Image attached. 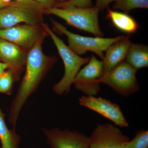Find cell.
Returning a JSON list of instances; mask_svg holds the SVG:
<instances>
[{
    "label": "cell",
    "mask_w": 148,
    "mask_h": 148,
    "mask_svg": "<svg viewBox=\"0 0 148 148\" xmlns=\"http://www.w3.org/2000/svg\"><path fill=\"white\" fill-rule=\"evenodd\" d=\"M27 53L19 46L0 38V59L8 64L13 73L15 81L18 80L27 60Z\"/></svg>",
    "instance_id": "cell-12"
},
{
    "label": "cell",
    "mask_w": 148,
    "mask_h": 148,
    "mask_svg": "<svg viewBox=\"0 0 148 148\" xmlns=\"http://www.w3.org/2000/svg\"><path fill=\"white\" fill-rule=\"evenodd\" d=\"M107 18L116 29L127 35L135 33L139 28V24L135 18L125 12L108 9Z\"/></svg>",
    "instance_id": "cell-14"
},
{
    "label": "cell",
    "mask_w": 148,
    "mask_h": 148,
    "mask_svg": "<svg viewBox=\"0 0 148 148\" xmlns=\"http://www.w3.org/2000/svg\"><path fill=\"white\" fill-rule=\"evenodd\" d=\"M125 148H148V130H138L134 138L127 142Z\"/></svg>",
    "instance_id": "cell-19"
},
{
    "label": "cell",
    "mask_w": 148,
    "mask_h": 148,
    "mask_svg": "<svg viewBox=\"0 0 148 148\" xmlns=\"http://www.w3.org/2000/svg\"><path fill=\"white\" fill-rule=\"evenodd\" d=\"M79 103L80 106L98 113L120 127L129 125L119 106L109 100L95 96L83 95L79 99Z\"/></svg>",
    "instance_id": "cell-11"
},
{
    "label": "cell",
    "mask_w": 148,
    "mask_h": 148,
    "mask_svg": "<svg viewBox=\"0 0 148 148\" xmlns=\"http://www.w3.org/2000/svg\"><path fill=\"white\" fill-rule=\"evenodd\" d=\"M49 148H88L89 136L78 130L42 128Z\"/></svg>",
    "instance_id": "cell-10"
},
{
    "label": "cell",
    "mask_w": 148,
    "mask_h": 148,
    "mask_svg": "<svg viewBox=\"0 0 148 148\" xmlns=\"http://www.w3.org/2000/svg\"><path fill=\"white\" fill-rule=\"evenodd\" d=\"M5 114L0 108V142L1 148H19L21 136L16 132V129H10L6 124Z\"/></svg>",
    "instance_id": "cell-16"
},
{
    "label": "cell",
    "mask_w": 148,
    "mask_h": 148,
    "mask_svg": "<svg viewBox=\"0 0 148 148\" xmlns=\"http://www.w3.org/2000/svg\"><path fill=\"white\" fill-rule=\"evenodd\" d=\"M3 3H10L11 2L12 0H0Z\"/></svg>",
    "instance_id": "cell-26"
},
{
    "label": "cell",
    "mask_w": 148,
    "mask_h": 148,
    "mask_svg": "<svg viewBox=\"0 0 148 148\" xmlns=\"http://www.w3.org/2000/svg\"><path fill=\"white\" fill-rule=\"evenodd\" d=\"M45 10L35 0L11 2L0 9V29L16 26L21 23L31 25H42Z\"/></svg>",
    "instance_id": "cell-3"
},
{
    "label": "cell",
    "mask_w": 148,
    "mask_h": 148,
    "mask_svg": "<svg viewBox=\"0 0 148 148\" xmlns=\"http://www.w3.org/2000/svg\"><path fill=\"white\" fill-rule=\"evenodd\" d=\"M9 3H3L1 1H0V9L8 5Z\"/></svg>",
    "instance_id": "cell-24"
},
{
    "label": "cell",
    "mask_w": 148,
    "mask_h": 148,
    "mask_svg": "<svg viewBox=\"0 0 148 148\" xmlns=\"http://www.w3.org/2000/svg\"><path fill=\"white\" fill-rule=\"evenodd\" d=\"M130 35L110 46L106 51L103 62V74L106 73L123 61H125L131 45Z\"/></svg>",
    "instance_id": "cell-13"
},
{
    "label": "cell",
    "mask_w": 148,
    "mask_h": 148,
    "mask_svg": "<svg viewBox=\"0 0 148 148\" xmlns=\"http://www.w3.org/2000/svg\"><path fill=\"white\" fill-rule=\"evenodd\" d=\"M10 69V66L8 64L3 61H0V75Z\"/></svg>",
    "instance_id": "cell-23"
},
{
    "label": "cell",
    "mask_w": 148,
    "mask_h": 148,
    "mask_svg": "<svg viewBox=\"0 0 148 148\" xmlns=\"http://www.w3.org/2000/svg\"><path fill=\"white\" fill-rule=\"evenodd\" d=\"M136 72L137 70L125 60L110 71L103 74L100 82L121 96L128 97L140 89Z\"/></svg>",
    "instance_id": "cell-6"
},
{
    "label": "cell",
    "mask_w": 148,
    "mask_h": 148,
    "mask_svg": "<svg viewBox=\"0 0 148 148\" xmlns=\"http://www.w3.org/2000/svg\"><path fill=\"white\" fill-rule=\"evenodd\" d=\"M35 1L42 6L45 11L53 7L55 4V0H35Z\"/></svg>",
    "instance_id": "cell-21"
},
{
    "label": "cell",
    "mask_w": 148,
    "mask_h": 148,
    "mask_svg": "<svg viewBox=\"0 0 148 148\" xmlns=\"http://www.w3.org/2000/svg\"><path fill=\"white\" fill-rule=\"evenodd\" d=\"M103 72V61L92 54L88 63L77 74L73 84L86 96H96L101 90L100 79Z\"/></svg>",
    "instance_id": "cell-8"
},
{
    "label": "cell",
    "mask_w": 148,
    "mask_h": 148,
    "mask_svg": "<svg viewBox=\"0 0 148 148\" xmlns=\"http://www.w3.org/2000/svg\"><path fill=\"white\" fill-rule=\"evenodd\" d=\"M51 22L56 31L66 35L68 38V46L79 56L90 51L98 55L103 60L104 51L112 44L123 39L125 36L124 35L112 38L83 36L70 32L64 25L53 19H51Z\"/></svg>",
    "instance_id": "cell-5"
},
{
    "label": "cell",
    "mask_w": 148,
    "mask_h": 148,
    "mask_svg": "<svg viewBox=\"0 0 148 148\" xmlns=\"http://www.w3.org/2000/svg\"><path fill=\"white\" fill-rule=\"evenodd\" d=\"M130 140L111 123L98 124L89 136L88 148H125Z\"/></svg>",
    "instance_id": "cell-9"
},
{
    "label": "cell",
    "mask_w": 148,
    "mask_h": 148,
    "mask_svg": "<svg viewBox=\"0 0 148 148\" xmlns=\"http://www.w3.org/2000/svg\"><path fill=\"white\" fill-rule=\"evenodd\" d=\"M116 0H96L95 6L99 9L100 10L107 8L110 3L115 1Z\"/></svg>",
    "instance_id": "cell-22"
},
{
    "label": "cell",
    "mask_w": 148,
    "mask_h": 148,
    "mask_svg": "<svg viewBox=\"0 0 148 148\" xmlns=\"http://www.w3.org/2000/svg\"><path fill=\"white\" fill-rule=\"evenodd\" d=\"M42 27L50 36L61 56L64 66V74L61 80L53 86V90L58 95H67L77 74L82 66L88 63L90 58H82L71 49L61 39L50 29L48 25L43 23Z\"/></svg>",
    "instance_id": "cell-2"
},
{
    "label": "cell",
    "mask_w": 148,
    "mask_h": 148,
    "mask_svg": "<svg viewBox=\"0 0 148 148\" xmlns=\"http://www.w3.org/2000/svg\"><path fill=\"white\" fill-rule=\"evenodd\" d=\"M100 11L95 6L88 8L70 6L62 8L53 7L45 11V13L58 16L69 25L88 32L95 36L103 37V33L98 21Z\"/></svg>",
    "instance_id": "cell-4"
},
{
    "label": "cell",
    "mask_w": 148,
    "mask_h": 148,
    "mask_svg": "<svg viewBox=\"0 0 148 148\" xmlns=\"http://www.w3.org/2000/svg\"><path fill=\"white\" fill-rule=\"evenodd\" d=\"M0 148H1V147H0Z\"/></svg>",
    "instance_id": "cell-28"
},
{
    "label": "cell",
    "mask_w": 148,
    "mask_h": 148,
    "mask_svg": "<svg viewBox=\"0 0 148 148\" xmlns=\"http://www.w3.org/2000/svg\"><path fill=\"white\" fill-rule=\"evenodd\" d=\"M15 82L12 72L10 69L0 75V93L11 95L13 90V83Z\"/></svg>",
    "instance_id": "cell-18"
},
{
    "label": "cell",
    "mask_w": 148,
    "mask_h": 148,
    "mask_svg": "<svg viewBox=\"0 0 148 148\" xmlns=\"http://www.w3.org/2000/svg\"><path fill=\"white\" fill-rule=\"evenodd\" d=\"M41 42H38L28 51L25 73L17 92L11 103L9 121L16 129L19 114L28 98L38 90L40 83L57 59L43 52Z\"/></svg>",
    "instance_id": "cell-1"
},
{
    "label": "cell",
    "mask_w": 148,
    "mask_h": 148,
    "mask_svg": "<svg viewBox=\"0 0 148 148\" xmlns=\"http://www.w3.org/2000/svg\"><path fill=\"white\" fill-rule=\"evenodd\" d=\"M48 36L42 25H16L0 29V38L29 51L38 42H42Z\"/></svg>",
    "instance_id": "cell-7"
},
{
    "label": "cell",
    "mask_w": 148,
    "mask_h": 148,
    "mask_svg": "<svg viewBox=\"0 0 148 148\" xmlns=\"http://www.w3.org/2000/svg\"><path fill=\"white\" fill-rule=\"evenodd\" d=\"M125 61L135 70L148 66V47L140 43H132L130 47Z\"/></svg>",
    "instance_id": "cell-15"
},
{
    "label": "cell",
    "mask_w": 148,
    "mask_h": 148,
    "mask_svg": "<svg viewBox=\"0 0 148 148\" xmlns=\"http://www.w3.org/2000/svg\"><path fill=\"white\" fill-rule=\"evenodd\" d=\"M70 6L80 8H88L93 7L91 0H69L66 2L56 4L53 7L62 8Z\"/></svg>",
    "instance_id": "cell-20"
},
{
    "label": "cell",
    "mask_w": 148,
    "mask_h": 148,
    "mask_svg": "<svg viewBox=\"0 0 148 148\" xmlns=\"http://www.w3.org/2000/svg\"><path fill=\"white\" fill-rule=\"evenodd\" d=\"M69 0H55V4L60 3H62L66 2Z\"/></svg>",
    "instance_id": "cell-25"
},
{
    "label": "cell",
    "mask_w": 148,
    "mask_h": 148,
    "mask_svg": "<svg viewBox=\"0 0 148 148\" xmlns=\"http://www.w3.org/2000/svg\"><path fill=\"white\" fill-rule=\"evenodd\" d=\"M113 8L128 13L136 8H148V0H116Z\"/></svg>",
    "instance_id": "cell-17"
},
{
    "label": "cell",
    "mask_w": 148,
    "mask_h": 148,
    "mask_svg": "<svg viewBox=\"0 0 148 148\" xmlns=\"http://www.w3.org/2000/svg\"><path fill=\"white\" fill-rule=\"evenodd\" d=\"M22 1V0H16V1Z\"/></svg>",
    "instance_id": "cell-27"
}]
</instances>
